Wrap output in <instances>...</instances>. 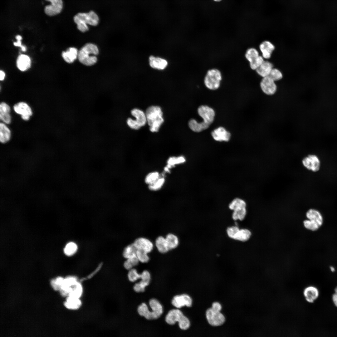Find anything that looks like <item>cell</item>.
Returning <instances> with one entry per match:
<instances>
[{
    "label": "cell",
    "instance_id": "obj_1",
    "mask_svg": "<svg viewBox=\"0 0 337 337\" xmlns=\"http://www.w3.org/2000/svg\"><path fill=\"white\" fill-rule=\"evenodd\" d=\"M145 113L150 130L153 132L158 131L164 121L161 108L158 106H151L147 108Z\"/></svg>",
    "mask_w": 337,
    "mask_h": 337
},
{
    "label": "cell",
    "instance_id": "obj_2",
    "mask_svg": "<svg viewBox=\"0 0 337 337\" xmlns=\"http://www.w3.org/2000/svg\"><path fill=\"white\" fill-rule=\"evenodd\" d=\"M99 53V49L96 46L92 43H88L84 46L78 51V58L82 64L90 66L95 64L97 61L96 55Z\"/></svg>",
    "mask_w": 337,
    "mask_h": 337
},
{
    "label": "cell",
    "instance_id": "obj_3",
    "mask_svg": "<svg viewBox=\"0 0 337 337\" xmlns=\"http://www.w3.org/2000/svg\"><path fill=\"white\" fill-rule=\"evenodd\" d=\"M222 78L220 71L216 68H212L207 71L204 78V83L208 89L215 90L219 87Z\"/></svg>",
    "mask_w": 337,
    "mask_h": 337
},
{
    "label": "cell",
    "instance_id": "obj_4",
    "mask_svg": "<svg viewBox=\"0 0 337 337\" xmlns=\"http://www.w3.org/2000/svg\"><path fill=\"white\" fill-rule=\"evenodd\" d=\"M74 20L76 23L81 22L93 26L97 25L99 22L97 14L92 11L88 13H80L75 16Z\"/></svg>",
    "mask_w": 337,
    "mask_h": 337
},
{
    "label": "cell",
    "instance_id": "obj_5",
    "mask_svg": "<svg viewBox=\"0 0 337 337\" xmlns=\"http://www.w3.org/2000/svg\"><path fill=\"white\" fill-rule=\"evenodd\" d=\"M301 163L306 169L313 172H318L320 168V160L314 154H310L305 156L302 159Z\"/></svg>",
    "mask_w": 337,
    "mask_h": 337
},
{
    "label": "cell",
    "instance_id": "obj_6",
    "mask_svg": "<svg viewBox=\"0 0 337 337\" xmlns=\"http://www.w3.org/2000/svg\"><path fill=\"white\" fill-rule=\"evenodd\" d=\"M206 317L208 323L213 326L222 325L225 321L224 316L220 311L215 310L212 308L207 310Z\"/></svg>",
    "mask_w": 337,
    "mask_h": 337
},
{
    "label": "cell",
    "instance_id": "obj_7",
    "mask_svg": "<svg viewBox=\"0 0 337 337\" xmlns=\"http://www.w3.org/2000/svg\"><path fill=\"white\" fill-rule=\"evenodd\" d=\"M260 86L262 92L268 95H274L277 90V87L275 81L269 76L263 77Z\"/></svg>",
    "mask_w": 337,
    "mask_h": 337
},
{
    "label": "cell",
    "instance_id": "obj_8",
    "mask_svg": "<svg viewBox=\"0 0 337 337\" xmlns=\"http://www.w3.org/2000/svg\"><path fill=\"white\" fill-rule=\"evenodd\" d=\"M198 115L202 118L203 122L210 125L213 122L215 112L213 109L206 105L200 106L198 109Z\"/></svg>",
    "mask_w": 337,
    "mask_h": 337
},
{
    "label": "cell",
    "instance_id": "obj_9",
    "mask_svg": "<svg viewBox=\"0 0 337 337\" xmlns=\"http://www.w3.org/2000/svg\"><path fill=\"white\" fill-rule=\"evenodd\" d=\"M49 1L51 4L45 6L44 11L45 13L50 16L59 14L63 8L62 0H45Z\"/></svg>",
    "mask_w": 337,
    "mask_h": 337
},
{
    "label": "cell",
    "instance_id": "obj_10",
    "mask_svg": "<svg viewBox=\"0 0 337 337\" xmlns=\"http://www.w3.org/2000/svg\"><path fill=\"white\" fill-rule=\"evenodd\" d=\"M13 108L16 113L21 115L22 118L24 120H29L32 115L30 107L25 102H20L16 104Z\"/></svg>",
    "mask_w": 337,
    "mask_h": 337
},
{
    "label": "cell",
    "instance_id": "obj_11",
    "mask_svg": "<svg viewBox=\"0 0 337 337\" xmlns=\"http://www.w3.org/2000/svg\"><path fill=\"white\" fill-rule=\"evenodd\" d=\"M186 317L179 310L173 309L170 310L167 315L165 321L168 324L173 325L176 322H178V324L180 323Z\"/></svg>",
    "mask_w": 337,
    "mask_h": 337
},
{
    "label": "cell",
    "instance_id": "obj_12",
    "mask_svg": "<svg viewBox=\"0 0 337 337\" xmlns=\"http://www.w3.org/2000/svg\"><path fill=\"white\" fill-rule=\"evenodd\" d=\"M213 139L218 141H228L230 139L231 134L224 128L219 127L214 129L211 132Z\"/></svg>",
    "mask_w": 337,
    "mask_h": 337
},
{
    "label": "cell",
    "instance_id": "obj_13",
    "mask_svg": "<svg viewBox=\"0 0 337 337\" xmlns=\"http://www.w3.org/2000/svg\"><path fill=\"white\" fill-rule=\"evenodd\" d=\"M192 303V299L186 294L176 295L173 297L172 301V305L178 308H180L184 306L190 307Z\"/></svg>",
    "mask_w": 337,
    "mask_h": 337
},
{
    "label": "cell",
    "instance_id": "obj_14",
    "mask_svg": "<svg viewBox=\"0 0 337 337\" xmlns=\"http://www.w3.org/2000/svg\"><path fill=\"white\" fill-rule=\"evenodd\" d=\"M64 305L67 309L72 310H77L82 307L83 302L81 298L71 296L66 297Z\"/></svg>",
    "mask_w": 337,
    "mask_h": 337
},
{
    "label": "cell",
    "instance_id": "obj_15",
    "mask_svg": "<svg viewBox=\"0 0 337 337\" xmlns=\"http://www.w3.org/2000/svg\"><path fill=\"white\" fill-rule=\"evenodd\" d=\"M133 244L137 250H143L148 253L151 252L153 248L152 242L149 239L144 237L137 239Z\"/></svg>",
    "mask_w": 337,
    "mask_h": 337
},
{
    "label": "cell",
    "instance_id": "obj_16",
    "mask_svg": "<svg viewBox=\"0 0 337 337\" xmlns=\"http://www.w3.org/2000/svg\"><path fill=\"white\" fill-rule=\"evenodd\" d=\"M303 295L306 301L313 303L318 298L319 292L318 289L313 286L306 287L303 291Z\"/></svg>",
    "mask_w": 337,
    "mask_h": 337
},
{
    "label": "cell",
    "instance_id": "obj_17",
    "mask_svg": "<svg viewBox=\"0 0 337 337\" xmlns=\"http://www.w3.org/2000/svg\"><path fill=\"white\" fill-rule=\"evenodd\" d=\"M149 61L151 67L158 70L164 69L168 65V61L166 60L152 56L149 57Z\"/></svg>",
    "mask_w": 337,
    "mask_h": 337
},
{
    "label": "cell",
    "instance_id": "obj_18",
    "mask_svg": "<svg viewBox=\"0 0 337 337\" xmlns=\"http://www.w3.org/2000/svg\"><path fill=\"white\" fill-rule=\"evenodd\" d=\"M305 215L308 219L315 222L320 227L323 224V219L322 215L318 210L310 208L307 211Z\"/></svg>",
    "mask_w": 337,
    "mask_h": 337
},
{
    "label": "cell",
    "instance_id": "obj_19",
    "mask_svg": "<svg viewBox=\"0 0 337 337\" xmlns=\"http://www.w3.org/2000/svg\"><path fill=\"white\" fill-rule=\"evenodd\" d=\"M31 60L27 56L22 54L17 57V66L20 71H23L28 70L31 65Z\"/></svg>",
    "mask_w": 337,
    "mask_h": 337
},
{
    "label": "cell",
    "instance_id": "obj_20",
    "mask_svg": "<svg viewBox=\"0 0 337 337\" xmlns=\"http://www.w3.org/2000/svg\"><path fill=\"white\" fill-rule=\"evenodd\" d=\"M260 49L262 53L263 57L266 59L271 57L275 49L274 45L268 41H264L260 45Z\"/></svg>",
    "mask_w": 337,
    "mask_h": 337
},
{
    "label": "cell",
    "instance_id": "obj_21",
    "mask_svg": "<svg viewBox=\"0 0 337 337\" xmlns=\"http://www.w3.org/2000/svg\"><path fill=\"white\" fill-rule=\"evenodd\" d=\"M139 314L144 317L147 320L156 319L159 318L157 315L153 311H150L146 304L142 303L138 308Z\"/></svg>",
    "mask_w": 337,
    "mask_h": 337
},
{
    "label": "cell",
    "instance_id": "obj_22",
    "mask_svg": "<svg viewBox=\"0 0 337 337\" xmlns=\"http://www.w3.org/2000/svg\"><path fill=\"white\" fill-rule=\"evenodd\" d=\"M10 108L6 103L2 102L0 105V118L4 122L9 124L11 121L10 114Z\"/></svg>",
    "mask_w": 337,
    "mask_h": 337
},
{
    "label": "cell",
    "instance_id": "obj_23",
    "mask_svg": "<svg viewBox=\"0 0 337 337\" xmlns=\"http://www.w3.org/2000/svg\"><path fill=\"white\" fill-rule=\"evenodd\" d=\"M273 68V65L268 61H264L256 70L257 73L263 77L268 76Z\"/></svg>",
    "mask_w": 337,
    "mask_h": 337
},
{
    "label": "cell",
    "instance_id": "obj_24",
    "mask_svg": "<svg viewBox=\"0 0 337 337\" xmlns=\"http://www.w3.org/2000/svg\"><path fill=\"white\" fill-rule=\"evenodd\" d=\"M78 52L76 48L72 47L66 51L62 52V56L64 60L67 62L71 63L78 58Z\"/></svg>",
    "mask_w": 337,
    "mask_h": 337
},
{
    "label": "cell",
    "instance_id": "obj_25",
    "mask_svg": "<svg viewBox=\"0 0 337 337\" xmlns=\"http://www.w3.org/2000/svg\"><path fill=\"white\" fill-rule=\"evenodd\" d=\"M131 113L135 118V120L140 127L145 125L147 122L145 113L139 109L134 108L131 110Z\"/></svg>",
    "mask_w": 337,
    "mask_h": 337
},
{
    "label": "cell",
    "instance_id": "obj_26",
    "mask_svg": "<svg viewBox=\"0 0 337 337\" xmlns=\"http://www.w3.org/2000/svg\"><path fill=\"white\" fill-rule=\"evenodd\" d=\"M188 125L190 129L196 132H200L205 130L210 125L203 121L198 122L194 119L189 120Z\"/></svg>",
    "mask_w": 337,
    "mask_h": 337
},
{
    "label": "cell",
    "instance_id": "obj_27",
    "mask_svg": "<svg viewBox=\"0 0 337 337\" xmlns=\"http://www.w3.org/2000/svg\"><path fill=\"white\" fill-rule=\"evenodd\" d=\"M84 293V287L82 282L80 280L71 288L68 296L81 298Z\"/></svg>",
    "mask_w": 337,
    "mask_h": 337
},
{
    "label": "cell",
    "instance_id": "obj_28",
    "mask_svg": "<svg viewBox=\"0 0 337 337\" xmlns=\"http://www.w3.org/2000/svg\"><path fill=\"white\" fill-rule=\"evenodd\" d=\"M155 243L158 251L161 253H165L170 250L166 238L162 236L158 237Z\"/></svg>",
    "mask_w": 337,
    "mask_h": 337
},
{
    "label": "cell",
    "instance_id": "obj_29",
    "mask_svg": "<svg viewBox=\"0 0 337 337\" xmlns=\"http://www.w3.org/2000/svg\"><path fill=\"white\" fill-rule=\"evenodd\" d=\"M11 137V132L9 128L3 123L0 124V141L5 143L8 142Z\"/></svg>",
    "mask_w": 337,
    "mask_h": 337
},
{
    "label": "cell",
    "instance_id": "obj_30",
    "mask_svg": "<svg viewBox=\"0 0 337 337\" xmlns=\"http://www.w3.org/2000/svg\"><path fill=\"white\" fill-rule=\"evenodd\" d=\"M137 249L133 243L125 247L123 250L122 255L126 259L136 256Z\"/></svg>",
    "mask_w": 337,
    "mask_h": 337
},
{
    "label": "cell",
    "instance_id": "obj_31",
    "mask_svg": "<svg viewBox=\"0 0 337 337\" xmlns=\"http://www.w3.org/2000/svg\"><path fill=\"white\" fill-rule=\"evenodd\" d=\"M78 249V245L76 242H70L65 246L64 249V252L67 256H72L77 252Z\"/></svg>",
    "mask_w": 337,
    "mask_h": 337
},
{
    "label": "cell",
    "instance_id": "obj_32",
    "mask_svg": "<svg viewBox=\"0 0 337 337\" xmlns=\"http://www.w3.org/2000/svg\"><path fill=\"white\" fill-rule=\"evenodd\" d=\"M149 305L152 311L159 318L163 312V307L159 302L155 299H152L149 301Z\"/></svg>",
    "mask_w": 337,
    "mask_h": 337
},
{
    "label": "cell",
    "instance_id": "obj_33",
    "mask_svg": "<svg viewBox=\"0 0 337 337\" xmlns=\"http://www.w3.org/2000/svg\"><path fill=\"white\" fill-rule=\"evenodd\" d=\"M252 235L251 232L247 229H239L237 232L235 240L241 242L247 241Z\"/></svg>",
    "mask_w": 337,
    "mask_h": 337
},
{
    "label": "cell",
    "instance_id": "obj_34",
    "mask_svg": "<svg viewBox=\"0 0 337 337\" xmlns=\"http://www.w3.org/2000/svg\"><path fill=\"white\" fill-rule=\"evenodd\" d=\"M247 213L246 207L238 208L233 211L232 218L234 220L242 221L246 217Z\"/></svg>",
    "mask_w": 337,
    "mask_h": 337
},
{
    "label": "cell",
    "instance_id": "obj_35",
    "mask_svg": "<svg viewBox=\"0 0 337 337\" xmlns=\"http://www.w3.org/2000/svg\"><path fill=\"white\" fill-rule=\"evenodd\" d=\"M169 249H173L177 247L179 243L177 237L172 233L167 234L165 237Z\"/></svg>",
    "mask_w": 337,
    "mask_h": 337
},
{
    "label": "cell",
    "instance_id": "obj_36",
    "mask_svg": "<svg viewBox=\"0 0 337 337\" xmlns=\"http://www.w3.org/2000/svg\"><path fill=\"white\" fill-rule=\"evenodd\" d=\"M259 56L258 51L256 49L253 48H251L248 49L245 54L246 58L250 63L253 61Z\"/></svg>",
    "mask_w": 337,
    "mask_h": 337
},
{
    "label": "cell",
    "instance_id": "obj_37",
    "mask_svg": "<svg viewBox=\"0 0 337 337\" xmlns=\"http://www.w3.org/2000/svg\"><path fill=\"white\" fill-rule=\"evenodd\" d=\"M185 161L186 159L183 156H180L177 157H171L169 158L167 161L168 165L167 167L170 168L175 164L183 163Z\"/></svg>",
    "mask_w": 337,
    "mask_h": 337
},
{
    "label": "cell",
    "instance_id": "obj_38",
    "mask_svg": "<svg viewBox=\"0 0 337 337\" xmlns=\"http://www.w3.org/2000/svg\"><path fill=\"white\" fill-rule=\"evenodd\" d=\"M303 223L306 229L312 231H316L320 227L315 222L308 219L305 220Z\"/></svg>",
    "mask_w": 337,
    "mask_h": 337
},
{
    "label": "cell",
    "instance_id": "obj_39",
    "mask_svg": "<svg viewBox=\"0 0 337 337\" xmlns=\"http://www.w3.org/2000/svg\"><path fill=\"white\" fill-rule=\"evenodd\" d=\"M242 206H247L246 202L242 199L236 198L230 203L228 207L230 210H233L236 208Z\"/></svg>",
    "mask_w": 337,
    "mask_h": 337
},
{
    "label": "cell",
    "instance_id": "obj_40",
    "mask_svg": "<svg viewBox=\"0 0 337 337\" xmlns=\"http://www.w3.org/2000/svg\"><path fill=\"white\" fill-rule=\"evenodd\" d=\"M128 271L127 277L130 282H134L138 279L141 278V274H138L136 269L133 268Z\"/></svg>",
    "mask_w": 337,
    "mask_h": 337
},
{
    "label": "cell",
    "instance_id": "obj_41",
    "mask_svg": "<svg viewBox=\"0 0 337 337\" xmlns=\"http://www.w3.org/2000/svg\"><path fill=\"white\" fill-rule=\"evenodd\" d=\"M103 265V262L100 263L95 269L91 272L86 277L80 279V280L83 282L86 280L91 279L100 271Z\"/></svg>",
    "mask_w": 337,
    "mask_h": 337
},
{
    "label": "cell",
    "instance_id": "obj_42",
    "mask_svg": "<svg viewBox=\"0 0 337 337\" xmlns=\"http://www.w3.org/2000/svg\"><path fill=\"white\" fill-rule=\"evenodd\" d=\"M148 253L141 250H137L136 256L139 261L142 263H146L149 260Z\"/></svg>",
    "mask_w": 337,
    "mask_h": 337
},
{
    "label": "cell",
    "instance_id": "obj_43",
    "mask_svg": "<svg viewBox=\"0 0 337 337\" xmlns=\"http://www.w3.org/2000/svg\"><path fill=\"white\" fill-rule=\"evenodd\" d=\"M164 178H159L154 182L149 185V188L152 190H157L160 189L164 183Z\"/></svg>",
    "mask_w": 337,
    "mask_h": 337
},
{
    "label": "cell",
    "instance_id": "obj_44",
    "mask_svg": "<svg viewBox=\"0 0 337 337\" xmlns=\"http://www.w3.org/2000/svg\"><path fill=\"white\" fill-rule=\"evenodd\" d=\"M159 174L158 172L151 173L146 177L145 181L149 185L153 183L159 178Z\"/></svg>",
    "mask_w": 337,
    "mask_h": 337
},
{
    "label": "cell",
    "instance_id": "obj_45",
    "mask_svg": "<svg viewBox=\"0 0 337 337\" xmlns=\"http://www.w3.org/2000/svg\"><path fill=\"white\" fill-rule=\"evenodd\" d=\"M239 229V227L236 226L228 227L227 229V236L230 238L235 240L237 232Z\"/></svg>",
    "mask_w": 337,
    "mask_h": 337
},
{
    "label": "cell",
    "instance_id": "obj_46",
    "mask_svg": "<svg viewBox=\"0 0 337 337\" xmlns=\"http://www.w3.org/2000/svg\"><path fill=\"white\" fill-rule=\"evenodd\" d=\"M269 76L274 81H279L282 78L281 72L276 68L272 69Z\"/></svg>",
    "mask_w": 337,
    "mask_h": 337
},
{
    "label": "cell",
    "instance_id": "obj_47",
    "mask_svg": "<svg viewBox=\"0 0 337 337\" xmlns=\"http://www.w3.org/2000/svg\"><path fill=\"white\" fill-rule=\"evenodd\" d=\"M149 283L141 281L140 282L136 283L133 286L134 290L136 292H143L144 291L145 287L148 286Z\"/></svg>",
    "mask_w": 337,
    "mask_h": 337
},
{
    "label": "cell",
    "instance_id": "obj_48",
    "mask_svg": "<svg viewBox=\"0 0 337 337\" xmlns=\"http://www.w3.org/2000/svg\"><path fill=\"white\" fill-rule=\"evenodd\" d=\"M264 61L263 58L259 56L255 60L250 63L251 68L253 70H256Z\"/></svg>",
    "mask_w": 337,
    "mask_h": 337
},
{
    "label": "cell",
    "instance_id": "obj_49",
    "mask_svg": "<svg viewBox=\"0 0 337 337\" xmlns=\"http://www.w3.org/2000/svg\"><path fill=\"white\" fill-rule=\"evenodd\" d=\"M127 123L129 127L133 129H138L140 128L135 120L131 118L127 119Z\"/></svg>",
    "mask_w": 337,
    "mask_h": 337
},
{
    "label": "cell",
    "instance_id": "obj_50",
    "mask_svg": "<svg viewBox=\"0 0 337 337\" xmlns=\"http://www.w3.org/2000/svg\"><path fill=\"white\" fill-rule=\"evenodd\" d=\"M16 38L17 40V41L13 43L14 45L16 46L20 47L22 51H26V47L22 44L21 41L22 38V36L20 35H17L16 36Z\"/></svg>",
    "mask_w": 337,
    "mask_h": 337
},
{
    "label": "cell",
    "instance_id": "obj_51",
    "mask_svg": "<svg viewBox=\"0 0 337 337\" xmlns=\"http://www.w3.org/2000/svg\"><path fill=\"white\" fill-rule=\"evenodd\" d=\"M123 266L124 268L128 270H129L134 267L132 262L129 259H126L123 263Z\"/></svg>",
    "mask_w": 337,
    "mask_h": 337
},
{
    "label": "cell",
    "instance_id": "obj_52",
    "mask_svg": "<svg viewBox=\"0 0 337 337\" xmlns=\"http://www.w3.org/2000/svg\"><path fill=\"white\" fill-rule=\"evenodd\" d=\"M211 308L215 310L220 311L222 309V306L218 302H215L212 304Z\"/></svg>",
    "mask_w": 337,
    "mask_h": 337
},
{
    "label": "cell",
    "instance_id": "obj_53",
    "mask_svg": "<svg viewBox=\"0 0 337 337\" xmlns=\"http://www.w3.org/2000/svg\"><path fill=\"white\" fill-rule=\"evenodd\" d=\"M64 280V278L62 277H58L55 279L56 284L59 288V290L63 283Z\"/></svg>",
    "mask_w": 337,
    "mask_h": 337
},
{
    "label": "cell",
    "instance_id": "obj_54",
    "mask_svg": "<svg viewBox=\"0 0 337 337\" xmlns=\"http://www.w3.org/2000/svg\"><path fill=\"white\" fill-rule=\"evenodd\" d=\"M51 284L54 290L55 291L59 290V288L56 284L55 279H52L51 281Z\"/></svg>",
    "mask_w": 337,
    "mask_h": 337
},
{
    "label": "cell",
    "instance_id": "obj_55",
    "mask_svg": "<svg viewBox=\"0 0 337 337\" xmlns=\"http://www.w3.org/2000/svg\"><path fill=\"white\" fill-rule=\"evenodd\" d=\"M332 300L335 306L337 307V294L335 293L332 295Z\"/></svg>",
    "mask_w": 337,
    "mask_h": 337
},
{
    "label": "cell",
    "instance_id": "obj_56",
    "mask_svg": "<svg viewBox=\"0 0 337 337\" xmlns=\"http://www.w3.org/2000/svg\"><path fill=\"white\" fill-rule=\"evenodd\" d=\"M0 79L1 81L3 80L5 77V73L4 72L2 71H0Z\"/></svg>",
    "mask_w": 337,
    "mask_h": 337
},
{
    "label": "cell",
    "instance_id": "obj_57",
    "mask_svg": "<svg viewBox=\"0 0 337 337\" xmlns=\"http://www.w3.org/2000/svg\"><path fill=\"white\" fill-rule=\"evenodd\" d=\"M330 270L332 272H334L335 271V268L333 266H330Z\"/></svg>",
    "mask_w": 337,
    "mask_h": 337
},
{
    "label": "cell",
    "instance_id": "obj_58",
    "mask_svg": "<svg viewBox=\"0 0 337 337\" xmlns=\"http://www.w3.org/2000/svg\"><path fill=\"white\" fill-rule=\"evenodd\" d=\"M168 168L167 167H165L164 168V170L165 171L167 172H169V170L168 169Z\"/></svg>",
    "mask_w": 337,
    "mask_h": 337
},
{
    "label": "cell",
    "instance_id": "obj_59",
    "mask_svg": "<svg viewBox=\"0 0 337 337\" xmlns=\"http://www.w3.org/2000/svg\"><path fill=\"white\" fill-rule=\"evenodd\" d=\"M334 291L335 293L337 294V286H336L335 289Z\"/></svg>",
    "mask_w": 337,
    "mask_h": 337
},
{
    "label": "cell",
    "instance_id": "obj_60",
    "mask_svg": "<svg viewBox=\"0 0 337 337\" xmlns=\"http://www.w3.org/2000/svg\"><path fill=\"white\" fill-rule=\"evenodd\" d=\"M214 0V1H216V2H219V1H221L222 0Z\"/></svg>",
    "mask_w": 337,
    "mask_h": 337
}]
</instances>
